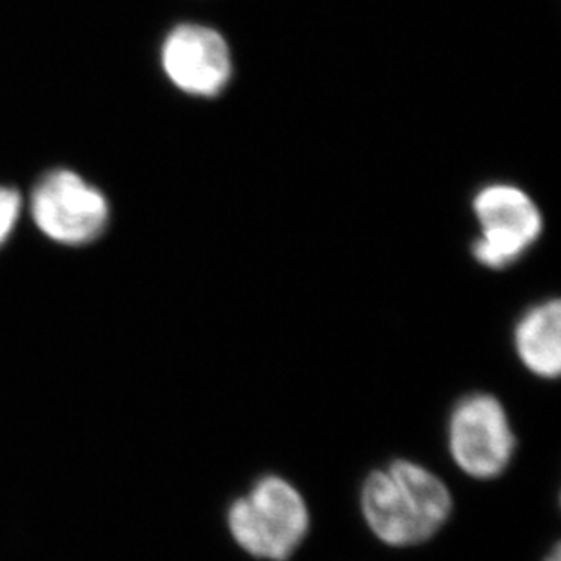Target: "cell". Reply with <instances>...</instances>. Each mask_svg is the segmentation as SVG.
Returning <instances> with one entry per match:
<instances>
[{
	"mask_svg": "<svg viewBox=\"0 0 561 561\" xmlns=\"http://www.w3.org/2000/svg\"><path fill=\"white\" fill-rule=\"evenodd\" d=\"M453 508L449 485L419 461H391L362 483V516L383 546L408 549L433 540Z\"/></svg>",
	"mask_w": 561,
	"mask_h": 561,
	"instance_id": "6da1fadb",
	"label": "cell"
},
{
	"mask_svg": "<svg viewBox=\"0 0 561 561\" xmlns=\"http://www.w3.org/2000/svg\"><path fill=\"white\" fill-rule=\"evenodd\" d=\"M229 535L254 560L287 561L311 530V511L297 485L278 474L254 480L226 514Z\"/></svg>",
	"mask_w": 561,
	"mask_h": 561,
	"instance_id": "7a4b0ae2",
	"label": "cell"
},
{
	"mask_svg": "<svg viewBox=\"0 0 561 561\" xmlns=\"http://www.w3.org/2000/svg\"><path fill=\"white\" fill-rule=\"evenodd\" d=\"M518 447L505 405L489 392H471L450 409L447 449L455 466L474 480L507 471Z\"/></svg>",
	"mask_w": 561,
	"mask_h": 561,
	"instance_id": "3957f363",
	"label": "cell"
},
{
	"mask_svg": "<svg viewBox=\"0 0 561 561\" xmlns=\"http://www.w3.org/2000/svg\"><path fill=\"white\" fill-rule=\"evenodd\" d=\"M30 215L38 231L60 245L93 244L106 233V195L71 170L48 171L33 187Z\"/></svg>",
	"mask_w": 561,
	"mask_h": 561,
	"instance_id": "277c9868",
	"label": "cell"
},
{
	"mask_svg": "<svg viewBox=\"0 0 561 561\" xmlns=\"http://www.w3.org/2000/svg\"><path fill=\"white\" fill-rule=\"evenodd\" d=\"M480 237L472 256L488 270L502 271L516 264L540 239L543 218L535 201L514 186H489L474 198Z\"/></svg>",
	"mask_w": 561,
	"mask_h": 561,
	"instance_id": "5b68a950",
	"label": "cell"
},
{
	"mask_svg": "<svg viewBox=\"0 0 561 561\" xmlns=\"http://www.w3.org/2000/svg\"><path fill=\"white\" fill-rule=\"evenodd\" d=\"M168 79L187 95H220L231 80L233 60L226 38L201 24L173 27L160 49Z\"/></svg>",
	"mask_w": 561,
	"mask_h": 561,
	"instance_id": "8992f818",
	"label": "cell"
},
{
	"mask_svg": "<svg viewBox=\"0 0 561 561\" xmlns=\"http://www.w3.org/2000/svg\"><path fill=\"white\" fill-rule=\"evenodd\" d=\"M518 360L530 375L557 380L561 373V302L549 298L519 314L513 329Z\"/></svg>",
	"mask_w": 561,
	"mask_h": 561,
	"instance_id": "52a82bcc",
	"label": "cell"
},
{
	"mask_svg": "<svg viewBox=\"0 0 561 561\" xmlns=\"http://www.w3.org/2000/svg\"><path fill=\"white\" fill-rule=\"evenodd\" d=\"M22 196L15 187L0 186V248L10 240L21 220Z\"/></svg>",
	"mask_w": 561,
	"mask_h": 561,
	"instance_id": "ba28073f",
	"label": "cell"
},
{
	"mask_svg": "<svg viewBox=\"0 0 561 561\" xmlns=\"http://www.w3.org/2000/svg\"><path fill=\"white\" fill-rule=\"evenodd\" d=\"M543 561H561L560 557V546L552 547V551L547 554L546 560Z\"/></svg>",
	"mask_w": 561,
	"mask_h": 561,
	"instance_id": "9c48e42d",
	"label": "cell"
}]
</instances>
